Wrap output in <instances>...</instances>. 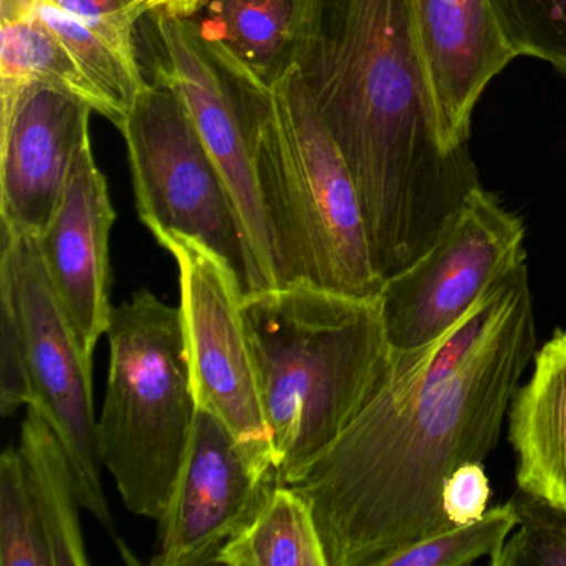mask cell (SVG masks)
<instances>
[{
	"instance_id": "18",
	"label": "cell",
	"mask_w": 566,
	"mask_h": 566,
	"mask_svg": "<svg viewBox=\"0 0 566 566\" xmlns=\"http://www.w3.org/2000/svg\"><path fill=\"white\" fill-rule=\"evenodd\" d=\"M214 565L329 566L310 500L277 483L261 509L218 553Z\"/></svg>"
},
{
	"instance_id": "28",
	"label": "cell",
	"mask_w": 566,
	"mask_h": 566,
	"mask_svg": "<svg viewBox=\"0 0 566 566\" xmlns=\"http://www.w3.org/2000/svg\"><path fill=\"white\" fill-rule=\"evenodd\" d=\"M210 0H128L137 21L144 18L193 19Z\"/></svg>"
},
{
	"instance_id": "24",
	"label": "cell",
	"mask_w": 566,
	"mask_h": 566,
	"mask_svg": "<svg viewBox=\"0 0 566 566\" xmlns=\"http://www.w3.org/2000/svg\"><path fill=\"white\" fill-rule=\"evenodd\" d=\"M518 530L509 536L492 566H566V509L516 489L510 499Z\"/></svg>"
},
{
	"instance_id": "6",
	"label": "cell",
	"mask_w": 566,
	"mask_h": 566,
	"mask_svg": "<svg viewBox=\"0 0 566 566\" xmlns=\"http://www.w3.org/2000/svg\"><path fill=\"white\" fill-rule=\"evenodd\" d=\"M0 290L8 291L21 324L34 387V407L67 450L78 502L122 545L102 486L94 409V360L88 359L42 264L35 237L0 230Z\"/></svg>"
},
{
	"instance_id": "2",
	"label": "cell",
	"mask_w": 566,
	"mask_h": 566,
	"mask_svg": "<svg viewBox=\"0 0 566 566\" xmlns=\"http://www.w3.org/2000/svg\"><path fill=\"white\" fill-rule=\"evenodd\" d=\"M535 353L526 280L495 333L449 376L392 364L369 406L290 483L313 505L327 565L380 566L453 526L446 480L485 463Z\"/></svg>"
},
{
	"instance_id": "10",
	"label": "cell",
	"mask_w": 566,
	"mask_h": 566,
	"mask_svg": "<svg viewBox=\"0 0 566 566\" xmlns=\"http://www.w3.org/2000/svg\"><path fill=\"white\" fill-rule=\"evenodd\" d=\"M523 241L522 218L476 188L452 230L384 281L379 306L390 349L412 353L452 329L496 281L525 263Z\"/></svg>"
},
{
	"instance_id": "4",
	"label": "cell",
	"mask_w": 566,
	"mask_h": 566,
	"mask_svg": "<svg viewBox=\"0 0 566 566\" xmlns=\"http://www.w3.org/2000/svg\"><path fill=\"white\" fill-rule=\"evenodd\" d=\"M203 39L243 98L283 286L306 281L377 300L384 281L374 266L356 185L296 67L266 82Z\"/></svg>"
},
{
	"instance_id": "9",
	"label": "cell",
	"mask_w": 566,
	"mask_h": 566,
	"mask_svg": "<svg viewBox=\"0 0 566 566\" xmlns=\"http://www.w3.org/2000/svg\"><path fill=\"white\" fill-rule=\"evenodd\" d=\"M155 81L187 102L227 188L247 260V293L283 286L261 193L243 98L223 62L191 19L150 18Z\"/></svg>"
},
{
	"instance_id": "14",
	"label": "cell",
	"mask_w": 566,
	"mask_h": 566,
	"mask_svg": "<svg viewBox=\"0 0 566 566\" xmlns=\"http://www.w3.org/2000/svg\"><path fill=\"white\" fill-rule=\"evenodd\" d=\"M417 39L449 150H469L473 108L515 54L490 0H412Z\"/></svg>"
},
{
	"instance_id": "19",
	"label": "cell",
	"mask_w": 566,
	"mask_h": 566,
	"mask_svg": "<svg viewBox=\"0 0 566 566\" xmlns=\"http://www.w3.org/2000/svg\"><path fill=\"white\" fill-rule=\"evenodd\" d=\"M0 94L29 82L55 85L120 130L124 118L57 35L31 15H0Z\"/></svg>"
},
{
	"instance_id": "3",
	"label": "cell",
	"mask_w": 566,
	"mask_h": 566,
	"mask_svg": "<svg viewBox=\"0 0 566 566\" xmlns=\"http://www.w3.org/2000/svg\"><path fill=\"white\" fill-rule=\"evenodd\" d=\"M253 346L277 483L290 485L380 392L394 364L379 297L306 281L250 291Z\"/></svg>"
},
{
	"instance_id": "5",
	"label": "cell",
	"mask_w": 566,
	"mask_h": 566,
	"mask_svg": "<svg viewBox=\"0 0 566 566\" xmlns=\"http://www.w3.org/2000/svg\"><path fill=\"white\" fill-rule=\"evenodd\" d=\"M107 336L111 370L97 423L102 465L132 513L158 520L198 413L180 310L137 291L112 311Z\"/></svg>"
},
{
	"instance_id": "27",
	"label": "cell",
	"mask_w": 566,
	"mask_h": 566,
	"mask_svg": "<svg viewBox=\"0 0 566 566\" xmlns=\"http://www.w3.org/2000/svg\"><path fill=\"white\" fill-rule=\"evenodd\" d=\"M490 500V482L483 462L463 463L442 490V506L452 525H465L485 515Z\"/></svg>"
},
{
	"instance_id": "22",
	"label": "cell",
	"mask_w": 566,
	"mask_h": 566,
	"mask_svg": "<svg viewBox=\"0 0 566 566\" xmlns=\"http://www.w3.org/2000/svg\"><path fill=\"white\" fill-rule=\"evenodd\" d=\"M0 566H54L21 455L14 447H8L0 457Z\"/></svg>"
},
{
	"instance_id": "7",
	"label": "cell",
	"mask_w": 566,
	"mask_h": 566,
	"mask_svg": "<svg viewBox=\"0 0 566 566\" xmlns=\"http://www.w3.org/2000/svg\"><path fill=\"white\" fill-rule=\"evenodd\" d=\"M138 217L154 237L184 234L230 261L247 287V260L227 188L180 92L155 81L120 128Z\"/></svg>"
},
{
	"instance_id": "1",
	"label": "cell",
	"mask_w": 566,
	"mask_h": 566,
	"mask_svg": "<svg viewBox=\"0 0 566 566\" xmlns=\"http://www.w3.org/2000/svg\"><path fill=\"white\" fill-rule=\"evenodd\" d=\"M293 65L349 168L377 274L397 276L482 187L470 151L443 145L412 0H297Z\"/></svg>"
},
{
	"instance_id": "23",
	"label": "cell",
	"mask_w": 566,
	"mask_h": 566,
	"mask_svg": "<svg viewBox=\"0 0 566 566\" xmlns=\"http://www.w3.org/2000/svg\"><path fill=\"white\" fill-rule=\"evenodd\" d=\"M510 51L548 62L566 75V0H490Z\"/></svg>"
},
{
	"instance_id": "21",
	"label": "cell",
	"mask_w": 566,
	"mask_h": 566,
	"mask_svg": "<svg viewBox=\"0 0 566 566\" xmlns=\"http://www.w3.org/2000/svg\"><path fill=\"white\" fill-rule=\"evenodd\" d=\"M518 526L512 502L486 510L465 525H453L423 542L387 556L380 566H469L476 559L499 555Z\"/></svg>"
},
{
	"instance_id": "25",
	"label": "cell",
	"mask_w": 566,
	"mask_h": 566,
	"mask_svg": "<svg viewBox=\"0 0 566 566\" xmlns=\"http://www.w3.org/2000/svg\"><path fill=\"white\" fill-rule=\"evenodd\" d=\"M34 403L21 324L8 291L0 290V412L9 417Z\"/></svg>"
},
{
	"instance_id": "26",
	"label": "cell",
	"mask_w": 566,
	"mask_h": 566,
	"mask_svg": "<svg viewBox=\"0 0 566 566\" xmlns=\"http://www.w3.org/2000/svg\"><path fill=\"white\" fill-rule=\"evenodd\" d=\"M67 14L97 32L130 67L140 71L138 64L137 19L128 8V0H49Z\"/></svg>"
},
{
	"instance_id": "20",
	"label": "cell",
	"mask_w": 566,
	"mask_h": 566,
	"mask_svg": "<svg viewBox=\"0 0 566 566\" xmlns=\"http://www.w3.org/2000/svg\"><path fill=\"white\" fill-rule=\"evenodd\" d=\"M0 15H31L57 35L107 95L125 124L138 92L147 82L142 71L130 67L97 32L49 0H0Z\"/></svg>"
},
{
	"instance_id": "16",
	"label": "cell",
	"mask_w": 566,
	"mask_h": 566,
	"mask_svg": "<svg viewBox=\"0 0 566 566\" xmlns=\"http://www.w3.org/2000/svg\"><path fill=\"white\" fill-rule=\"evenodd\" d=\"M54 566H87L77 485L67 450L44 417L28 407L18 447Z\"/></svg>"
},
{
	"instance_id": "15",
	"label": "cell",
	"mask_w": 566,
	"mask_h": 566,
	"mask_svg": "<svg viewBox=\"0 0 566 566\" xmlns=\"http://www.w3.org/2000/svg\"><path fill=\"white\" fill-rule=\"evenodd\" d=\"M516 489L566 509V331L536 350L528 382L510 402Z\"/></svg>"
},
{
	"instance_id": "13",
	"label": "cell",
	"mask_w": 566,
	"mask_h": 566,
	"mask_svg": "<svg viewBox=\"0 0 566 566\" xmlns=\"http://www.w3.org/2000/svg\"><path fill=\"white\" fill-rule=\"evenodd\" d=\"M115 210L91 140L77 155L61 205L35 237L52 290L88 359L111 326V231Z\"/></svg>"
},
{
	"instance_id": "11",
	"label": "cell",
	"mask_w": 566,
	"mask_h": 566,
	"mask_svg": "<svg viewBox=\"0 0 566 566\" xmlns=\"http://www.w3.org/2000/svg\"><path fill=\"white\" fill-rule=\"evenodd\" d=\"M277 485L273 465L238 443L221 420L198 409L187 455L158 522L154 566L211 565Z\"/></svg>"
},
{
	"instance_id": "8",
	"label": "cell",
	"mask_w": 566,
	"mask_h": 566,
	"mask_svg": "<svg viewBox=\"0 0 566 566\" xmlns=\"http://www.w3.org/2000/svg\"><path fill=\"white\" fill-rule=\"evenodd\" d=\"M155 240L177 261L178 310L198 409L221 420L251 455L273 465L270 427L243 311V277L230 261L200 241L175 233L158 234Z\"/></svg>"
},
{
	"instance_id": "17",
	"label": "cell",
	"mask_w": 566,
	"mask_h": 566,
	"mask_svg": "<svg viewBox=\"0 0 566 566\" xmlns=\"http://www.w3.org/2000/svg\"><path fill=\"white\" fill-rule=\"evenodd\" d=\"M296 11L297 0H210L191 21L208 41L273 82L293 67Z\"/></svg>"
},
{
	"instance_id": "12",
	"label": "cell",
	"mask_w": 566,
	"mask_h": 566,
	"mask_svg": "<svg viewBox=\"0 0 566 566\" xmlns=\"http://www.w3.org/2000/svg\"><path fill=\"white\" fill-rule=\"evenodd\" d=\"M94 108L44 82L0 94V230L39 237L91 140Z\"/></svg>"
}]
</instances>
